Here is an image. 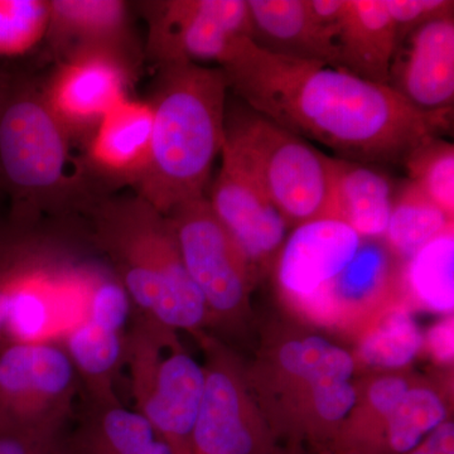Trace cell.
I'll use <instances>...</instances> for the list:
<instances>
[{"instance_id":"12","label":"cell","mask_w":454,"mask_h":454,"mask_svg":"<svg viewBox=\"0 0 454 454\" xmlns=\"http://www.w3.org/2000/svg\"><path fill=\"white\" fill-rule=\"evenodd\" d=\"M153 113L146 101L122 100L106 114L89 139L82 170L98 196L113 186L136 184L148 163Z\"/></svg>"},{"instance_id":"1","label":"cell","mask_w":454,"mask_h":454,"mask_svg":"<svg viewBox=\"0 0 454 454\" xmlns=\"http://www.w3.org/2000/svg\"><path fill=\"white\" fill-rule=\"evenodd\" d=\"M219 67L245 106L342 160L404 163L424 140L450 127L387 86L324 62L273 55L247 37L232 43Z\"/></svg>"},{"instance_id":"31","label":"cell","mask_w":454,"mask_h":454,"mask_svg":"<svg viewBox=\"0 0 454 454\" xmlns=\"http://www.w3.org/2000/svg\"><path fill=\"white\" fill-rule=\"evenodd\" d=\"M310 390L317 414L327 423L345 419L356 405L357 393L349 381L333 382Z\"/></svg>"},{"instance_id":"14","label":"cell","mask_w":454,"mask_h":454,"mask_svg":"<svg viewBox=\"0 0 454 454\" xmlns=\"http://www.w3.org/2000/svg\"><path fill=\"white\" fill-rule=\"evenodd\" d=\"M336 66L366 82L387 85L397 46L384 0H346L333 28Z\"/></svg>"},{"instance_id":"9","label":"cell","mask_w":454,"mask_h":454,"mask_svg":"<svg viewBox=\"0 0 454 454\" xmlns=\"http://www.w3.org/2000/svg\"><path fill=\"white\" fill-rule=\"evenodd\" d=\"M221 158L207 200L255 276L276 262L291 225L243 169L226 155Z\"/></svg>"},{"instance_id":"11","label":"cell","mask_w":454,"mask_h":454,"mask_svg":"<svg viewBox=\"0 0 454 454\" xmlns=\"http://www.w3.org/2000/svg\"><path fill=\"white\" fill-rule=\"evenodd\" d=\"M363 240L351 227L330 217L293 227L274 262L284 294L297 303L324 289L351 262Z\"/></svg>"},{"instance_id":"15","label":"cell","mask_w":454,"mask_h":454,"mask_svg":"<svg viewBox=\"0 0 454 454\" xmlns=\"http://www.w3.org/2000/svg\"><path fill=\"white\" fill-rule=\"evenodd\" d=\"M397 259L382 239H364L351 262L333 282L300 301L318 319H336L348 310L369 309L384 300L397 277Z\"/></svg>"},{"instance_id":"5","label":"cell","mask_w":454,"mask_h":454,"mask_svg":"<svg viewBox=\"0 0 454 454\" xmlns=\"http://www.w3.org/2000/svg\"><path fill=\"white\" fill-rule=\"evenodd\" d=\"M146 22L145 59L155 68L177 64L219 67L238 38L250 37L247 0L137 3Z\"/></svg>"},{"instance_id":"7","label":"cell","mask_w":454,"mask_h":454,"mask_svg":"<svg viewBox=\"0 0 454 454\" xmlns=\"http://www.w3.org/2000/svg\"><path fill=\"white\" fill-rule=\"evenodd\" d=\"M121 0H50L46 38L59 64L82 56L109 57L138 76L145 47Z\"/></svg>"},{"instance_id":"34","label":"cell","mask_w":454,"mask_h":454,"mask_svg":"<svg viewBox=\"0 0 454 454\" xmlns=\"http://www.w3.org/2000/svg\"><path fill=\"white\" fill-rule=\"evenodd\" d=\"M408 454H454V424L444 422Z\"/></svg>"},{"instance_id":"21","label":"cell","mask_w":454,"mask_h":454,"mask_svg":"<svg viewBox=\"0 0 454 454\" xmlns=\"http://www.w3.org/2000/svg\"><path fill=\"white\" fill-rule=\"evenodd\" d=\"M406 280L415 300L427 309L450 313L454 309L453 230L438 236L408 262Z\"/></svg>"},{"instance_id":"26","label":"cell","mask_w":454,"mask_h":454,"mask_svg":"<svg viewBox=\"0 0 454 454\" xmlns=\"http://www.w3.org/2000/svg\"><path fill=\"white\" fill-rule=\"evenodd\" d=\"M49 0H0V57L22 56L46 35Z\"/></svg>"},{"instance_id":"13","label":"cell","mask_w":454,"mask_h":454,"mask_svg":"<svg viewBox=\"0 0 454 454\" xmlns=\"http://www.w3.org/2000/svg\"><path fill=\"white\" fill-rule=\"evenodd\" d=\"M70 358L40 343H12L0 352V430H20L29 400L64 393L73 381Z\"/></svg>"},{"instance_id":"10","label":"cell","mask_w":454,"mask_h":454,"mask_svg":"<svg viewBox=\"0 0 454 454\" xmlns=\"http://www.w3.org/2000/svg\"><path fill=\"white\" fill-rule=\"evenodd\" d=\"M136 77L109 57L82 56L59 64L42 91L70 139L89 142L106 114L128 98Z\"/></svg>"},{"instance_id":"18","label":"cell","mask_w":454,"mask_h":454,"mask_svg":"<svg viewBox=\"0 0 454 454\" xmlns=\"http://www.w3.org/2000/svg\"><path fill=\"white\" fill-rule=\"evenodd\" d=\"M205 385L206 373L190 355H172L158 367L143 415L166 437L176 441L191 437Z\"/></svg>"},{"instance_id":"27","label":"cell","mask_w":454,"mask_h":454,"mask_svg":"<svg viewBox=\"0 0 454 454\" xmlns=\"http://www.w3.org/2000/svg\"><path fill=\"white\" fill-rule=\"evenodd\" d=\"M25 270L8 288V310L4 331L20 343L33 342L43 333L49 324V310L41 295L22 283Z\"/></svg>"},{"instance_id":"23","label":"cell","mask_w":454,"mask_h":454,"mask_svg":"<svg viewBox=\"0 0 454 454\" xmlns=\"http://www.w3.org/2000/svg\"><path fill=\"white\" fill-rule=\"evenodd\" d=\"M278 357L284 372L306 381L310 389L349 381L355 370L354 357L346 349L317 336L288 340Z\"/></svg>"},{"instance_id":"33","label":"cell","mask_w":454,"mask_h":454,"mask_svg":"<svg viewBox=\"0 0 454 454\" xmlns=\"http://www.w3.org/2000/svg\"><path fill=\"white\" fill-rule=\"evenodd\" d=\"M423 342H426L430 354L439 363H450L454 355L453 317H447L430 327Z\"/></svg>"},{"instance_id":"19","label":"cell","mask_w":454,"mask_h":454,"mask_svg":"<svg viewBox=\"0 0 454 454\" xmlns=\"http://www.w3.org/2000/svg\"><path fill=\"white\" fill-rule=\"evenodd\" d=\"M191 438L197 454L255 452V434L247 424L240 390L229 373L206 375L205 393Z\"/></svg>"},{"instance_id":"6","label":"cell","mask_w":454,"mask_h":454,"mask_svg":"<svg viewBox=\"0 0 454 454\" xmlns=\"http://www.w3.org/2000/svg\"><path fill=\"white\" fill-rule=\"evenodd\" d=\"M182 262L206 303L231 312L244 303L254 273L212 211L207 197L182 203L167 215Z\"/></svg>"},{"instance_id":"29","label":"cell","mask_w":454,"mask_h":454,"mask_svg":"<svg viewBox=\"0 0 454 454\" xmlns=\"http://www.w3.org/2000/svg\"><path fill=\"white\" fill-rule=\"evenodd\" d=\"M387 13L395 26L397 43L432 20L453 17L452 0H384Z\"/></svg>"},{"instance_id":"32","label":"cell","mask_w":454,"mask_h":454,"mask_svg":"<svg viewBox=\"0 0 454 454\" xmlns=\"http://www.w3.org/2000/svg\"><path fill=\"white\" fill-rule=\"evenodd\" d=\"M409 389L411 387L404 379L399 378V376H385V378L372 382L367 395H369V402L373 411H378L382 418L387 419L402 402Z\"/></svg>"},{"instance_id":"22","label":"cell","mask_w":454,"mask_h":454,"mask_svg":"<svg viewBox=\"0 0 454 454\" xmlns=\"http://www.w3.org/2000/svg\"><path fill=\"white\" fill-rule=\"evenodd\" d=\"M419 325L408 309L397 307L385 313L358 345V357L366 365L399 369L411 364L424 342Z\"/></svg>"},{"instance_id":"28","label":"cell","mask_w":454,"mask_h":454,"mask_svg":"<svg viewBox=\"0 0 454 454\" xmlns=\"http://www.w3.org/2000/svg\"><path fill=\"white\" fill-rule=\"evenodd\" d=\"M68 348L80 369L91 375L109 372L121 352L118 333L104 330L91 321L74 331L68 340Z\"/></svg>"},{"instance_id":"35","label":"cell","mask_w":454,"mask_h":454,"mask_svg":"<svg viewBox=\"0 0 454 454\" xmlns=\"http://www.w3.org/2000/svg\"><path fill=\"white\" fill-rule=\"evenodd\" d=\"M11 77L12 74H7L0 71V110H2L3 104H4L5 98H7Z\"/></svg>"},{"instance_id":"30","label":"cell","mask_w":454,"mask_h":454,"mask_svg":"<svg viewBox=\"0 0 454 454\" xmlns=\"http://www.w3.org/2000/svg\"><path fill=\"white\" fill-rule=\"evenodd\" d=\"M129 313V294L124 286L116 282H104L98 286L91 303L92 324L104 330L118 333Z\"/></svg>"},{"instance_id":"17","label":"cell","mask_w":454,"mask_h":454,"mask_svg":"<svg viewBox=\"0 0 454 454\" xmlns=\"http://www.w3.org/2000/svg\"><path fill=\"white\" fill-rule=\"evenodd\" d=\"M394 186L373 164L331 157V184L325 217L339 220L363 239H382L393 208Z\"/></svg>"},{"instance_id":"3","label":"cell","mask_w":454,"mask_h":454,"mask_svg":"<svg viewBox=\"0 0 454 454\" xmlns=\"http://www.w3.org/2000/svg\"><path fill=\"white\" fill-rule=\"evenodd\" d=\"M70 140L41 86L12 76L0 110V191L11 199L9 219L29 223L42 211L85 210L98 199L83 172L68 173Z\"/></svg>"},{"instance_id":"8","label":"cell","mask_w":454,"mask_h":454,"mask_svg":"<svg viewBox=\"0 0 454 454\" xmlns=\"http://www.w3.org/2000/svg\"><path fill=\"white\" fill-rule=\"evenodd\" d=\"M387 86L418 112L452 119L454 16L432 20L397 43Z\"/></svg>"},{"instance_id":"25","label":"cell","mask_w":454,"mask_h":454,"mask_svg":"<svg viewBox=\"0 0 454 454\" xmlns=\"http://www.w3.org/2000/svg\"><path fill=\"white\" fill-rule=\"evenodd\" d=\"M409 181L450 217L454 216V146L432 137L404 160Z\"/></svg>"},{"instance_id":"4","label":"cell","mask_w":454,"mask_h":454,"mask_svg":"<svg viewBox=\"0 0 454 454\" xmlns=\"http://www.w3.org/2000/svg\"><path fill=\"white\" fill-rule=\"evenodd\" d=\"M221 154L258 184L291 227L325 216L331 157L239 98L227 100Z\"/></svg>"},{"instance_id":"2","label":"cell","mask_w":454,"mask_h":454,"mask_svg":"<svg viewBox=\"0 0 454 454\" xmlns=\"http://www.w3.org/2000/svg\"><path fill=\"white\" fill-rule=\"evenodd\" d=\"M226 77L217 66L155 68L148 101L153 113L148 163L134 193L168 215L206 196L212 166L225 142Z\"/></svg>"},{"instance_id":"24","label":"cell","mask_w":454,"mask_h":454,"mask_svg":"<svg viewBox=\"0 0 454 454\" xmlns=\"http://www.w3.org/2000/svg\"><path fill=\"white\" fill-rule=\"evenodd\" d=\"M447 419V409L437 393L426 387L409 389L387 418V444L396 454H408Z\"/></svg>"},{"instance_id":"16","label":"cell","mask_w":454,"mask_h":454,"mask_svg":"<svg viewBox=\"0 0 454 454\" xmlns=\"http://www.w3.org/2000/svg\"><path fill=\"white\" fill-rule=\"evenodd\" d=\"M250 40L273 55L336 66L333 35L319 25L307 0H247Z\"/></svg>"},{"instance_id":"20","label":"cell","mask_w":454,"mask_h":454,"mask_svg":"<svg viewBox=\"0 0 454 454\" xmlns=\"http://www.w3.org/2000/svg\"><path fill=\"white\" fill-rule=\"evenodd\" d=\"M453 230V217L408 181L394 196L382 240L397 259L409 262L438 236Z\"/></svg>"}]
</instances>
